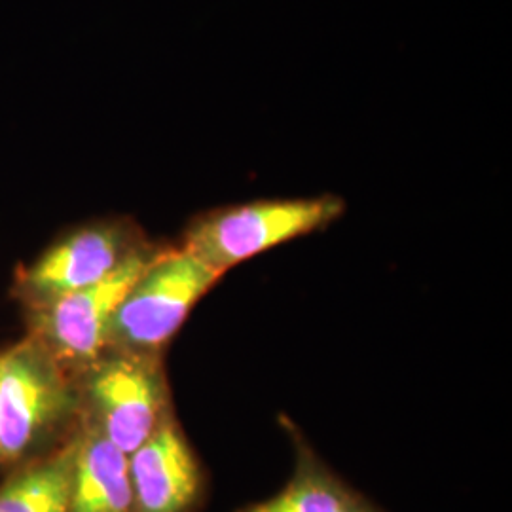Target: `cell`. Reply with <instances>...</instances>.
Returning <instances> with one entry per match:
<instances>
[{"instance_id": "obj_1", "label": "cell", "mask_w": 512, "mask_h": 512, "mask_svg": "<svg viewBox=\"0 0 512 512\" xmlns=\"http://www.w3.org/2000/svg\"><path fill=\"white\" fill-rule=\"evenodd\" d=\"M80 421L71 372L37 338L0 351V467H18L61 446Z\"/></svg>"}, {"instance_id": "obj_2", "label": "cell", "mask_w": 512, "mask_h": 512, "mask_svg": "<svg viewBox=\"0 0 512 512\" xmlns=\"http://www.w3.org/2000/svg\"><path fill=\"white\" fill-rule=\"evenodd\" d=\"M74 382L80 420L128 456L171 418L160 355L105 351Z\"/></svg>"}, {"instance_id": "obj_3", "label": "cell", "mask_w": 512, "mask_h": 512, "mask_svg": "<svg viewBox=\"0 0 512 512\" xmlns=\"http://www.w3.org/2000/svg\"><path fill=\"white\" fill-rule=\"evenodd\" d=\"M342 213L344 202L336 196L222 207L192 220L181 247L222 275L277 245L329 226Z\"/></svg>"}, {"instance_id": "obj_4", "label": "cell", "mask_w": 512, "mask_h": 512, "mask_svg": "<svg viewBox=\"0 0 512 512\" xmlns=\"http://www.w3.org/2000/svg\"><path fill=\"white\" fill-rule=\"evenodd\" d=\"M219 277L184 247L160 249L114 313L107 351L160 355Z\"/></svg>"}, {"instance_id": "obj_5", "label": "cell", "mask_w": 512, "mask_h": 512, "mask_svg": "<svg viewBox=\"0 0 512 512\" xmlns=\"http://www.w3.org/2000/svg\"><path fill=\"white\" fill-rule=\"evenodd\" d=\"M147 243L128 219L93 220L61 236L33 264L19 270L14 296L25 311L44 308L109 277Z\"/></svg>"}, {"instance_id": "obj_6", "label": "cell", "mask_w": 512, "mask_h": 512, "mask_svg": "<svg viewBox=\"0 0 512 512\" xmlns=\"http://www.w3.org/2000/svg\"><path fill=\"white\" fill-rule=\"evenodd\" d=\"M158 251L147 243L99 283L27 311V334L37 338L67 372L80 374L107 351L114 313Z\"/></svg>"}, {"instance_id": "obj_7", "label": "cell", "mask_w": 512, "mask_h": 512, "mask_svg": "<svg viewBox=\"0 0 512 512\" xmlns=\"http://www.w3.org/2000/svg\"><path fill=\"white\" fill-rule=\"evenodd\" d=\"M129 458L135 512H192L203 494V475L173 416Z\"/></svg>"}, {"instance_id": "obj_8", "label": "cell", "mask_w": 512, "mask_h": 512, "mask_svg": "<svg viewBox=\"0 0 512 512\" xmlns=\"http://www.w3.org/2000/svg\"><path fill=\"white\" fill-rule=\"evenodd\" d=\"M69 512H135L128 454L82 420L74 429Z\"/></svg>"}, {"instance_id": "obj_9", "label": "cell", "mask_w": 512, "mask_h": 512, "mask_svg": "<svg viewBox=\"0 0 512 512\" xmlns=\"http://www.w3.org/2000/svg\"><path fill=\"white\" fill-rule=\"evenodd\" d=\"M239 512H385L355 492L298 440L291 480L279 494Z\"/></svg>"}, {"instance_id": "obj_10", "label": "cell", "mask_w": 512, "mask_h": 512, "mask_svg": "<svg viewBox=\"0 0 512 512\" xmlns=\"http://www.w3.org/2000/svg\"><path fill=\"white\" fill-rule=\"evenodd\" d=\"M74 433L52 452L25 461L0 484V512H69Z\"/></svg>"}]
</instances>
